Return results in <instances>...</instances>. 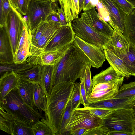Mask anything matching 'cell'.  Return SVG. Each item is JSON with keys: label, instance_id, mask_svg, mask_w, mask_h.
I'll use <instances>...</instances> for the list:
<instances>
[{"label": "cell", "instance_id": "6da1fadb", "mask_svg": "<svg viewBox=\"0 0 135 135\" xmlns=\"http://www.w3.org/2000/svg\"><path fill=\"white\" fill-rule=\"evenodd\" d=\"M90 61L83 51L73 42L70 44L63 56L54 68L51 85L61 83L75 82L83 76Z\"/></svg>", "mask_w": 135, "mask_h": 135}, {"label": "cell", "instance_id": "7a4b0ae2", "mask_svg": "<svg viewBox=\"0 0 135 135\" xmlns=\"http://www.w3.org/2000/svg\"><path fill=\"white\" fill-rule=\"evenodd\" d=\"M75 82H64L53 87L47 99V109L41 120L48 125L54 135H57L61 127L68 103L70 99Z\"/></svg>", "mask_w": 135, "mask_h": 135}, {"label": "cell", "instance_id": "3957f363", "mask_svg": "<svg viewBox=\"0 0 135 135\" xmlns=\"http://www.w3.org/2000/svg\"><path fill=\"white\" fill-rule=\"evenodd\" d=\"M0 106L15 119L21 121L31 127L40 119L44 118L37 107L32 108L24 102L16 88L0 100Z\"/></svg>", "mask_w": 135, "mask_h": 135}, {"label": "cell", "instance_id": "277c9868", "mask_svg": "<svg viewBox=\"0 0 135 135\" xmlns=\"http://www.w3.org/2000/svg\"><path fill=\"white\" fill-rule=\"evenodd\" d=\"M103 119L104 125L109 131L120 132L127 135H135V120L132 108L112 110Z\"/></svg>", "mask_w": 135, "mask_h": 135}, {"label": "cell", "instance_id": "5b68a950", "mask_svg": "<svg viewBox=\"0 0 135 135\" xmlns=\"http://www.w3.org/2000/svg\"><path fill=\"white\" fill-rule=\"evenodd\" d=\"M56 0H31L27 9V22L29 30L31 31L42 21L46 20L54 11L59 7Z\"/></svg>", "mask_w": 135, "mask_h": 135}, {"label": "cell", "instance_id": "8992f818", "mask_svg": "<svg viewBox=\"0 0 135 135\" xmlns=\"http://www.w3.org/2000/svg\"><path fill=\"white\" fill-rule=\"evenodd\" d=\"M104 125L103 119L95 115L86 107L78 108L73 110L70 120L66 127V134L78 128L89 129Z\"/></svg>", "mask_w": 135, "mask_h": 135}, {"label": "cell", "instance_id": "52a82bcc", "mask_svg": "<svg viewBox=\"0 0 135 135\" xmlns=\"http://www.w3.org/2000/svg\"><path fill=\"white\" fill-rule=\"evenodd\" d=\"M71 25L75 35L104 50L110 40V38L95 31L80 18L74 20Z\"/></svg>", "mask_w": 135, "mask_h": 135}, {"label": "cell", "instance_id": "ba28073f", "mask_svg": "<svg viewBox=\"0 0 135 135\" xmlns=\"http://www.w3.org/2000/svg\"><path fill=\"white\" fill-rule=\"evenodd\" d=\"M49 22L46 29L35 45L33 46L30 44L31 55L26 61L32 65H41V57L44 50L61 27L59 23Z\"/></svg>", "mask_w": 135, "mask_h": 135}, {"label": "cell", "instance_id": "9c48e42d", "mask_svg": "<svg viewBox=\"0 0 135 135\" xmlns=\"http://www.w3.org/2000/svg\"><path fill=\"white\" fill-rule=\"evenodd\" d=\"M27 21L17 10L12 7L4 26L9 37L14 57L23 30Z\"/></svg>", "mask_w": 135, "mask_h": 135}, {"label": "cell", "instance_id": "30bf717a", "mask_svg": "<svg viewBox=\"0 0 135 135\" xmlns=\"http://www.w3.org/2000/svg\"><path fill=\"white\" fill-rule=\"evenodd\" d=\"M81 15L80 18L95 31L110 39L114 29L100 17L95 8L84 11Z\"/></svg>", "mask_w": 135, "mask_h": 135}, {"label": "cell", "instance_id": "8fae6325", "mask_svg": "<svg viewBox=\"0 0 135 135\" xmlns=\"http://www.w3.org/2000/svg\"><path fill=\"white\" fill-rule=\"evenodd\" d=\"M74 36L71 23L61 26L43 53L62 50L74 42Z\"/></svg>", "mask_w": 135, "mask_h": 135}, {"label": "cell", "instance_id": "7c38bea8", "mask_svg": "<svg viewBox=\"0 0 135 135\" xmlns=\"http://www.w3.org/2000/svg\"><path fill=\"white\" fill-rule=\"evenodd\" d=\"M74 42L89 59L91 66L98 68L105 60L104 50L82 40L75 35Z\"/></svg>", "mask_w": 135, "mask_h": 135}, {"label": "cell", "instance_id": "4fadbf2b", "mask_svg": "<svg viewBox=\"0 0 135 135\" xmlns=\"http://www.w3.org/2000/svg\"><path fill=\"white\" fill-rule=\"evenodd\" d=\"M109 13L113 29L124 32L125 18L127 15L122 9L115 0H100Z\"/></svg>", "mask_w": 135, "mask_h": 135}, {"label": "cell", "instance_id": "5bb4252c", "mask_svg": "<svg viewBox=\"0 0 135 135\" xmlns=\"http://www.w3.org/2000/svg\"><path fill=\"white\" fill-rule=\"evenodd\" d=\"M105 48L109 49L123 59L128 54L130 43L119 30L116 29Z\"/></svg>", "mask_w": 135, "mask_h": 135}, {"label": "cell", "instance_id": "9a60e30c", "mask_svg": "<svg viewBox=\"0 0 135 135\" xmlns=\"http://www.w3.org/2000/svg\"><path fill=\"white\" fill-rule=\"evenodd\" d=\"M30 38L29 30L25 23L22 33L14 57V62L21 64L26 61L31 55L30 52Z\"/></svg>", "mask_w": 135, "mask_h": 135}, {"label": "cell", "instance_id": "2e32d148", "mask_svg": "<svg viewBox=\"0 0 135 135\" xmlns=\"http://www.w3.org/2000/svg\"><path fill=\"white\" fill-rule=\"evenodd\" d=\"M135 104V96L128 98H113L104 100L90 103L88 107L113 110L119 109L131 108Z\"/></svg>", "mask_w": 135, "mask_h": 135}, {"label": "cell", "instance_id": "e0dca14e", "mask_svg": "<svg viewBox=\"0 0 135 135\" xmlns=\"http://www.w3.org/2000/svg\"><path fill=\"white\" fill-rule=\"evenodd\" d=\"M14 62V58L9 39L4 27H0V63Z\"/></svg>", "mask_w": 135, "mask_h": 135}, {"label": "cell", "instance_id": "ac0fdd59", "mask_svg": "<svg viewBox=\"0 0 135 135\" xmlns=\"http://www.w3.org/2000/svg\"><path fill=\"white\" fill-rule=\"evenodd\" d=\"M34 84L19 77L16 87L19 94L24 102L27 105L32 108L36 107L35 105L34 100Z\"/></svg>", "mask_w": 135, "mask_h": 135}, {"label": "cell", "instance_id": "d6986e66", "mask_svg": "<svg viewBox=\"0 0 135 135\" xmlns=\"http://www.w3.org/2000/svg\"><path fill=\"white\" fill-rule=\"evenodd\" d=\"M19 79V76L13 71L7 72L1 75L0 78V100L16 88Z\"/></svg>", "mask_w": 135, "mask_h": 135}, {"label": "cell", "instance_id": "ffe728a7", "mask_svg": "<svg viewBox=\"0 0 135 135\" xmlns=\"http://www.w3.org/2000/svg\"><path fill=\"white\" fill-rule=\"evenodd\" d=\"M64 10L68 24L78 18L80 13L78 0H56Z\"/></svg>", "mask_w": 135, "mask_h": 135}, {"label": "cell", "instance_id": "44dd1931", "mask_svg": "<svg viewBox=\"0 0 135 135\" xmlns=\"http://www.w3.org/2000/svg\"><path fill=\"white\" fill-rule=\"evenodd\" d=\"M124 78L110 65L106 69L102 71L93 77L92 79L93 88L99 83L119 80Z\"/></svg>", "mask_w": 135, "mask_h": 135}, {"label": "cell", "instance_id": "7402d4cb", "mask_svg": "<svg viewBox=\"0 0 135 135\" xmlns=\"http://www.w3.org/2000/svg\"><path fill=\"white\" fill-rule=\"evenodd\" d=\"M54 65H41V82L40 84L45 93L47 99L50 96L53 88L51 81Z\"/></svg>", "mask_w": 135, "mask_h": 135}, {"label": "cell", "instance_id": "603a6c76", "mask_svg": "<svg viewBox=\"0 0 135 135\" xmlns=\"http://www.w3.org/2000/svg\"><path fill=\"white\" fill-rule=\"evenodd\" d=\"M104 52L106 59L110 65L125 77H129L130 75L123 59L108 49H105Z\"/></svg>", "mask_w": 135, "mask_h": 135}, {"label": "cell", "instance_id": "cb8c5ba5", "mask_svg": "<svg viewBox=\"0 0 135 135\" xmlns=\"http://www.w3.org/2000/svg\"><path fill=\"white\" fill-rule=\"evenodd\" d=\"M123 34L129 43L135 45V9L126 16Z\"/></svg>", "mask_w": 135, "mask_h": 135}, {"label": "cell", "instance_id": "d4e9b609", "mask_svg": "<svg viewBox=\"0 0 135 135\" xmlns=\"http://www.w3.org/2000/svg\"><path fill=\"white\" fill-rule=\"evenodd\" d=\"M41 65H35L29 69L16 73L22 79L34 83L41 82Z\"/></svg>", "mask_w": 135, "mask_h": 135}, {"label": "cell", "instance_id": "484cf974", "mask_svg": "<svg viewBox=\"0 0 135 135\" xmlns=\"http://www.w3.org/2000/svg\"><path fill=\"white\" fill-rule=\"evenodd\" d=\"M33 97L35 105L39 112L42 111L45 112L47 107V98L39 83L34 84Z\"/></svg>", "mask_w": 135, "mask_h": 135}, {"label": "cell", "instance_id": "4316f807", "mask_svg": "<svg viewBox=\"0 0 135 135\" xmlns=\"http://www.w3.org/2000/svg\"><path fill=\"white\" fill-rule=\"evenodd\" d=\"M69 45L60 51L43 53L41 57V65L56 64L64 55Z\"/></svg>", "mask_w": 135, "mask_h": 135}, {"label": "cell", "instance_id": "83f0119b", "mask_svg": "<svg viewBox=\"0 0 135 135\" xmlns=\"http://www.w3.org/2000/svg\"><path fill=\"white\" fill-rule=\"evenodd\" d=\"M119 88H116L92 92L90 95L87 97L89 103L104 100L112 98L115 97Z\"/></svg>", "mask_w": 135, "mask_h": 135}, {"label": "cell", "instance_id": "f1b7e54d", "mask_svg": "<svg viewBox=\"0 0 135 135\" xmlns=\"http://www.w3.org/2000/svg\"><path fill=\"white\" fill-rule=\"evenodd\" d=\"M15 119L0 106V129L8 134L12 135Z\"/></svg>", "mask_w": 135, "mask_h": 135}, {"label": "cell", "instance_id": "f546056e", "mask_svg": "<svg viewBox=\"0 0 135 135\" xmlns=\"http://www.w3.org/2000/svg\"><path fill=\"white\" fill-rule=\"evenodd\" d=\"M34 66L26 61L21 64H16L14 62L9 64L0 63V73L1 75L7 72L13 71L17 73Z\"/></svg>", "mask_w": 135, "mask_h": 135}, {"label": "cell", "instance_id": "4dcf8cb0", "mask_svg": "<svg viewBox=\"0 0 135 135\" xmlns=\"http://www.w3.org/2000/svg\"><path fill=\"white\" fill-rule=\"evenodd\" d=\"M122 59L130 75L135 76V45L130 43L129 53Z\"/></svg>", "mask_w": 135, "mask_h": 135}, {"label": "cell", "instance_id": "1f68e13d", "mask_svg": "<svg viewBox=\"0 0 135 135\" xmlns=\"http://www.w3.org/2000/svg\"><path fill=\"white\" fill-rule=\"evenodd\" d=\"M49 24L46 20L41 22L38 26L31 31L29 30L30 44L35 45L42 36Z\"/></svg>", "mask_w": 135, "mask_h": 135}, {"label": "cell", "instance_id": "d6a6232c", "mask_svg": "<svg viewBox=\"0 0 135 135\" xmlns=\"http://www.w3.org/2000/svg\"><path fill=\"white\" fill-rule=\"evenodd\" d=\"M12 135H33L31 127L19 120L15 119Z\"/></svg>", "mask_w": 135, "mask_h": 135}, {"label": "cell", "instance_id": "836d02e7", "mask_svg": "<svg viewBox=\"0 0 135 135\" xmlns=\"http://www.w3.org/2000/svg\"><path fill=\"white\" fill-rule=\"evenodd\" d=\"M135 96V81L124 84L120 87L114 98H128Z\"/></svg>", "mask_w": 135, "mask_h": 135}, {"label": "cell", "instance_id": "e575fe53", "mask_svg": "<svg viewBox=\"0 0 135 135\" xmlns=\"http://www.w3.org/2000/svg\"><path fill=\"white\" fill-rule=\"evenodd\" d=\"M31 128L33 135H54L50 127L41 120L37 122Z\"/></svg>", "mask_w": 135, "mask_h": 135}, {"label": "cell", "instance_id": "d590c367", "mask_svg": "<svg viewBox=\"0 0 135 135\" xmlns=\"http://www.w3.org/2000/svg\"><path fill=\"white\" fill-rule=\"evenodd\" d=\"M71 106L73 110L79 108L82 103L80 83H75L70 99Z\"/></svg>", "mask_w": 135, "mask_h": 135}, {"label": "cell", "instance_id": "8d00e7d4", "mask_svg": "<svg viewBox=\"0 0 135 135\" xmlns=\"http://www.w3.org/2000/svg\"><path fill=\"white\" fill-rule=\"evenodd\" d=\"M124 79L109 82H103L95 85L92 88V92H95L112 88H119L122 86Z\"/></svg>", "mask_w": 135, "mask_h": 135}, {"label": "cell", "instance_id": "74e56055", "mask_svg": "<svg viewBox=\"0 0 135 135\" xmlns=\"http://www.w3.org/2000/svg\"><path fill=\"white\" fill-rule=\"evenodd\" d=\"M72 110L70 99L66 107L60 129L57 135H62L66 134V127L70 120Z\"/></svg>", "mask_w": 135, "mask_h": 135}, {"label": "cell", "instance_id": "f35d334b", "mask_svg": "<svg viewBox=\"0 0 135 135\" xmlns=\"http://www.w3.org/2000/svg\"><path fill=\"white\" fill-rule=\"evenodd\" d=\"M91 66L90 64H89L87 66L83 76L84 80L87 97L90 95L92 90V81L90 71Z\"/></svg>", "mask_w": 135, "mask_h": 135}, {"label": "cell", "instance_id": "ab89813d", "mask_svg": "<svg viewBox=\"0 0 135 135\" xmlns=\"http://www.w3.org/2000/svg\"><path fill=\"white\" fill-rule=\"evenodd\" d=\"M109 130L105 125L85 130L84 135H109Z\"/></svg>", "mask_w": 135, "mask_h": 135}, {"label": "cell", "instance_id": "60d3db41", "mask_svg": "<svg viewBox=\"0 0 135 135\" xmlns=\"http://www.w3.org/2000/svg\"><path fill=\"white\" fill-rule=\"evenodd\" d=\"M98 10V14L103 20L107 22L112 26V23L109 16V13L105 7L101 2H99L96 6Z\"/></svg>", "mask_w": 135, "mask_h": 135}, {"label": "cell", "instance_id": "b9f144b4", "mask_svg": "<svg viewBox=\"0 0 135 135\" xmlns=\"http://www.w3.org/2000/svg\"><path fill=\"white\" fill-rule=\"evenodd\" d=\"M115 0L127 15L132 13L135 9V6L127 0Z\"/></svg>", "mask_w": 135, "mask_h": 135}, {"label": "cell", "instance_id": "7bdbcfd3", "mask_svg": "<svg viewBox=\"0 0 135 135\" xmlns=\"http://www.w3.org/2000/svg\"><path fill=\"white\" fill-rule=\"evenodd\" d=\"M90 112L95 115L103 119L112 111V110L105 108L87 107Z\"/></svg>", "mask_w": 135, "mask_h": 135}, {"label": "cell", "instance_id": "ee69618b", "mask_svg": "<svg viewBox=\"0 0 135 135\" xmlns=\"http://www.w3.org/2000/svg\"><path fill=\"white\" fill-rule=\"evenodd\" d=\"M0 5L2 8L5 26L9 14L12 9V7L8 0H0Z\"/></svg>", "mask_w": 135, "mask_h": 135}, {"label": "cell", "instance_id": "f6af8a7d", "mask_svg": "<svg viewBox=\"0 0 135 135\" xmlns=\"http://www.w3.org/2000/svg\"><path fill=\"white\" fill-rule=\"evenodd\" d=\"M80 89L82 98V103L84 107H88L90 103L87 99L86 91L85 88L84 81L83 76L80 78Z\"/></svg>", "mask_w": 135, "mask_h": 135}, {"label": "cell", "instance_id": "bcb514c9", "mask_svg": "<svg viewBox=\"0 0 135 135\" xmlns=\"http://www.w3.org/2000/svg\"><path fill=\"white\" fill-rule=\"evenodd\" d=\"M18 8L17 10L22 15H27L25 0H17Z\"/></svg>", "mask_w": 135, "mask_h": 135}, {"label": "cell", "instance_id": "7dc6e473", "mask_svg": "<svg viewBox=\"0 0 135 135\" xmlns=\"http://www.w3.org/2000/svg\"><path fill=\"white\" fill-rule=\"evenodd\" d=\"M57 12L60 18V23L61 26L68 24L66 20L65 16L63 9L59 7Z\"/></svg>", "mask_w": 135, "mask_h": 135}, {"label": "cell", "instance_id": "c3c4849f", "mask_svg": "<svg viewBox=\"0 0 135 135\" xmlns=\"http://www.w3.org/2000/svg\"><path fill=\"white\" fill-rule=\"evenodd\" d=\"M46 20L48 22H51L60 23L59 16L57 11H54L47 17Z\"/></svg>", "mask_w": 135, "mask_h": 135}, {"label": "cell", "instance_id": "681fc988", "mask_svg": "<svg viewBox=\"0 0 135 135\" xmlns=\"http://www.w3.org/2000/svg\"><path fill=\"white\" fill-rule=\"evenodd\" d=\"M11 7L17 10L18 8L17 0H8Z\"/></svg>", "mask_w": 135, "mask_h": 135}, {"label": "cell", "instance_id": "f907efd6", "mask_svg": "<svg viewBox=\"0 0 135 135\" xmlns=\"http://www.w3.org/2000/svg\"><path fill=\"white\" fill-rule=\"evenodd\" d=\"M90 0H84L82 10L84 11L88 10V7Z\"/></svg>", "mask_w": 135, "mask_h": 135}, {"label": "cell", "instance_id": "816d5d0a", "mask_svg": "<svg viewBox=\"0 0 135 135\" xmlns=\"http://www.w3.org/2000/svg\"><path fill=\"white\" fill-rule=\"evenodd\" d=\"M127 134L125 133L119 132L109 131V135H121Z\"/></svg>", "mask_w": 135, "mask_h": 135}, {"label": "cell", "instance_id": "f5cc1de1", "mask_svg": "<svg viewBox=\"0 0 135 135\" xmlns=\"http://www.w3.org/2000/svg\"><path fill=\"white\" fill-rule=\"evenodd\" d=\"M79 3V7L80 13L81 12L82 10L83 4L84 0H78Z\"/></svg>", "mask_w": 135, "mask_h": 135}, {"label": "cell", "instance_id": "db71d44e", "mask_svg": "<svg viewBox=\"0 0 135 135\" xmlns=\"http://www.w3.org/2000/svg\"><path fill=\"white\" fill-rule=\"evenodd\" d=\"M132 109L133 112V116L135 120V104L132 106Z\"/></svg>", "mask_w": 135, "mask_h": 135}, {"label": "cell", "instance_id": "11a10c76", "mask_svg": "<svg viewBox=\"0 0 135 135\" xmlns=\"http://www.w3.org/2000/svg\"><path fill=\"white\" fill-rule=\"evenodd\" d=\"M26 9L27 11V9L28 6L29 2L28 0H25Z\"/></svg>", "mask_w": 135, "mask_h": 135}, {"label": "cell", "instance_id": "9f6ffc18", "mask_svg": "<svg viewBox=\"0 0 135 135\" xmlns=\"http://www.w3.org/2000/svg\"><path fill=\"white\" fill-rule=\"evenodd\" d=\"M135 6V0H127Z\"/></svg>", "mask_w": 135, "mask_h": 135}, {"label": "cell", "instance_id": "6f0895ef", "mask_svg": "<svg viewBox=\"0 0 135 135\" xmlns=\"http://www.w3.org/2000/svg\"><path fill=\"white\" fill-rule=\"evenodd\" d=\"M28 0L29 2V3L30 1L31 0Z\"/></svg>", "mask_w": 135, "mask_h": 135}]
</instances>
